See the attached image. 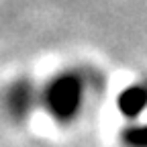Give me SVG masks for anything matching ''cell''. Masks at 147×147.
<instances>
[{"mask_svg":"<svg viewBox=\"0 0 147 147\" xmlns=\"http://www.w3.org/2000/svg\"><path fill=\"white\" fill-rule=\"evenodd\" d=\"M90 86L92 80L86 78L84 71H67L49 82L41 98L51 117L67 123L78 117L80 108H84Z\"/></svg>","mask_w":147,"mask_h":147,"instance_id":"cell-1","label":"cell"}]
</instances>
